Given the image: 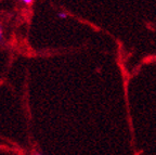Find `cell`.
Segmentation results:
<instances>
[{"label":"cell","instance_id":"obj_1","mask_svg":"<svg viewBox=\"0 0 156 155\" xmlns=\"http://www.w3.org/2000/svg\"><path fill=\"white\" fill-rule=\"evenodd\" d=\"M3 41V29H2V26L0 24V44Z\"/></svg>","mask_w":156,"mask_h":155},{"label":"cell","instance_id":"obj_2","mask_svg":"<svg viewBox=\"0 0 156 155\" xmlns=\"http://www.w3.org/2000/svg\"><path fill=\"white\" fill-rule=\"evenodd\" d=\"M58 17H60V19H65V17L66 16H67V14H66V13H63V12H62V13H58Z\"/></svg>","mask_w":156,"mask_h":155},{"label":"cell","instance_id":"obj_3","mask_svg":"<svg viewBox=\"0 0 156 155\" xmlns=\"http://www.w3.org/2000/svg\"><path fill=\"white\" fill-rule=\"evenodd\" d=\"M22 1L25 3V5H32L34 0H22Z\"/></svg>","mask_w":156,"mask_h":155},{"label":"cell","instance_id":"obj_4","mask_svg":"<svg viewBox=\"0 0 156 155\" xmlns=\"http://www.w3.org/2000/svg\"><path fill=\"white\" fill-rule=\"evenodd\" d=\"M35 155H41V154H35Z\"/></svg>","mask_w":156,"mask_h":155}]
</instances>
